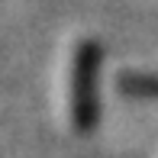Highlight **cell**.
<instances>
[{
    "instance_id": "obj_2",
    "label": "cell",
    "mask_w": 158,
    "mask_h": 158,
    "mask_svg": "<svg viewBox=\"0 0 158 158\" xmlns=\"http://www.w3.org/2000/svg\"><path fill=\"white\" fill-rule=\"evenodd\" d=\"M119 90L126 97H142V100H158V74L155 71H123L116 77Z\"/></svg>"
},
{
    "instance_id": "obj_1",
    "label": "cell",
    "mask_w": 158,
    "mask_h": 158,
    "mask_svg": "<svg viewBox=\"0 0 158 158\" xmlns=\"http://www.w3.org/2000/svg\"><path fill=\"white\" fill-rule=\"evenodd\" d=\"M100 61L103 48L94 39H77L68 55V74H64L68 126L77 135L94 132L100 119Z\"/></svg>"
}]
</instances>
